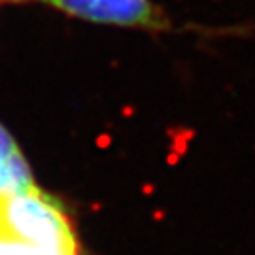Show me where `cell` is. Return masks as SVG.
I'll list each match as a JSON object with an SVG mask.
<instances>
[{
	"label": "cell",
	"instance_id": "obj_4",
	"mask_svg": "<svg viewBox=\"0 0 255 255\" xmlns=\"http://www.w3.org/2000/svg\"><path fill=\"white\" fill-rule=\"evenodd\" d=\"M0 255H80V252H64V250L46 248L0 233Z\"/></svg>",
	"mask_w": 255,
	"mask_h": 255
},
{
	"label": "cell",
	"instance_id": "obj_2",
	"mask_svg": "<svg viewBox=\"0 0 255 255\" xmlns=\"http://www.w3.org/2000/svg\"><path fill=\"white\" fill-rule=\"evenodd\" d=\"M51 6L76 17L119 27L159 30L168 25L161 9L149 0H47Z\"/></svg>",
	"mask_w": 255,
	"mask_h": 255
},
{
	"label": "cell",
	"instance_id": "obj_1",
	"mask_svg": "<svg viewBox=\"0 0 255 255\" xmlns=\"http://www.w3.org/2000/svg\"><path fill=\"white\" fill-rule=\"evenodd\" d=\"M0 233L46 248L80 252L76 231L63 204L36 185L0 195Z\"/></svg>",
	"mask_w": 255,
	"mask_h": 255
},
{
	"label": "cell",
	"instance_id": "obj_3",
	"mask_svg": "<svg viewBox=\"0 0 255 255\" xmlns=\"http://www.w3.org/2000/svg\"><path fill=\"white\" fill-rule=\"evenodd\" d=\"M34 187V178L15 140L0 125V195Z\"/></svg>",
	"mask_w": 255,
	"mask_h": 255
}]
</instances>
